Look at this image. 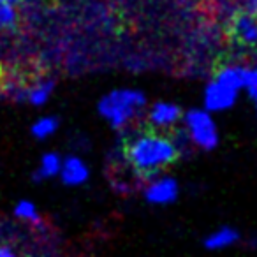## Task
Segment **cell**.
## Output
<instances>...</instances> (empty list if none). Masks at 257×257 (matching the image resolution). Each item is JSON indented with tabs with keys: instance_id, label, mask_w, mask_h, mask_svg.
I'll list each match as a JSON object with an SVG mask.
<instances>
[{
	"instance_id": "277c9868",
	"label": "cell",
	"mask_w": 257,
	"mask_h": 257,
	"mask_svg": "<svg viewBox=\"0 0 257 257\" xmlns=\"http://www.w3.org/2000/svg\"><path fill=\"white\" fill-rule=\"evenodd\" d=\"M143 197L152 206H169L175 204L182 192L178 180L168 173L150 176L143 183Z\"/></svg>"
},
{
	"instance_id": "9a60e30c",
	"label": "cell",
	"mask_w": 257,
	"mask_h": 257,
	"mask_svg": "<svg viewBox=\"0 0 257 257\" xmlns=\"http://www.w3.org/2000/svg\"><path fill=\"white\" fill-rule=\"evenodd\" d=\"M18 9L13 4H0V32H9L18 25Z\"/></svg>"
},
{
	"instance_id": "5bb4252c",
	"label": "cell",
	"mask_w": 257,
	"mask_h": 257,
	"mask_svg": "<svg viewBox=\"0 0 257 257\" xmlns=\"http://www.w3.org/2000/svg\"><path fill=\"white\" fill-rule=\"evenodd\" d=\"M58 128H60V120H58V116L43 114V116L36 118L34 123L30 125V134H32L34 140L46 141V140H51V138L58 133Z\"/></svg>"
},
{
	"instance_id": "52a82bcc",
	"label": "cell",
	"mask_w": 257,
	"mask_h": 257,
	"mask_svg": "<svg viewBox=\"0 0 257 257\" xmlns=\"http://www.w3.org/2000/svg\"><path fill=\"white\" fill-rule=\"evenodd\" d=\"M239 93L231 90L229 86L222 85L220 81H217L215 78H211L206 83L203 92V107L206 111H210L211 114L217 113H225V111L232 109L238 102Z\"/></svg>"
},
{
	"instance_id": "8992f818",
	"label": "cell",
	"mask_w": 257,
	"mask_h": 257,
	"mask_svg": "<svg viewBox=\"0 0 257 257\" xmlns=\"http://www.w3.org/2000/svg\"><path fill=\"white\" fill-rule=\"evenodd\" d=\"M182 106L171 102V100H157L152 106H148L147 113H145L147 127L154 128V131H161V133L176 128V125L182 123Z\"/></svg>"
},
{
	"instance_id": "5b68a950",
	"label": "cell",
	"mask_w": 257,
	"mask_h": 257,
	"mask_svg": "<svg viewBox=\"0 0 257 257\" xmlns=\"http://www.w3.org/2000/svg\"><path fill=\"white\" fill-rule=\"evenodd\" d=\"M229 37L238 50H257V15L239 11L231 18Z\"/></svg>"
},
{
	"instance_id": "d6986e66",
	"label": "cell",
	"mask_w": 257,
	"mask_h": 257,
	"mask_svg": "<svg viewBox=\"0 0 257 257\" xmlns=\"http://www.w3.org/2000/svg\"><path fill=\"white\" fill-rule=\"evenodd\" d=\"M18 2L20 0H0V4H13V6H16Z\"/></svg>"
},
{
	"instance_id": "30bf717a",
	"label": "cell",
	"mask_w": 257,
	"mask_h": 257,
	"mask_svg": "<svg viewBox=\"0 0 257 257\" xmlns=\"http://www.w3.org/2000/svg\"><path fill=\"white\" fill-rule=\"evenodd\" d=\"M241 239V232L232 225H220V227L210 231L203 239V245L210 252H220L227 250L231 246L238 245Z\"/></svg>"
},
{
	"instance_id": "2e32d148",
	"label": "cell",
	"mask_w": 257,
	"mask_h": 257,
	"mask_svg": "<svg viewBox=\"0 0 257 257\" xmlns=\"http://www.w3.org/2000/svg\"><path fill=\"white\" fill-rule=\"evenodd\" d=\"M243 92L248 93L250 99L257 104V65H246Z\"/></svg>"
},
{
	"instance_id": "44dd1931",
	"label": "cell",
	"mask_w": 257,
	"mask_h": 257,
	"mask_svg": "<svg viewBox=\"0 0 257 257\" xmlns=\"http://www.w3.org/2000/svg\"><path fill=\"white\" fill-rule=\"evenodd\" d=\"M255 107H257V104H255Z\"/></svg>"
},
{
	"instance_id": "ffe728a7",
	"label": "cell",
	"mask_w": 257,
	"mask_h": 257,
	"mask_svg": "<svg viewBox=\"0 0 257 257\" xmlns=\"http://www.w3.org/2000/svg\"><path fill=\"white\" fill-rule=\"evenodd\" d=\"M0 236H2V224H0Z\"/></svg>"
},
{
	"instance_id": "e0dca14e",
	"label": "cell",
	"mask_w": 257,
	"mask_h": 257,
	"mask_svg": "<svg viewBox=\"0 0 257 257\" xmlns=\"http://www.w3.org/2000/svg\"><path fill=\"white\" fill-rule=\"evenodd\" d=\"M0 257H22V253H20V250L13 243L0 239Z\"/></svg>"
},
{
	"instance_id": "6da1fadb",
	"label": "cell",
	"mask_w": 257,
	"mask_h": 257,
	"mask_svg": "<svg viewBox=\"0 0 257 257\" xmlns=\"http://www.w3.org/2000/svg\"><path fill=\"white\" fill-rule=\"evenodd\" d=\"M178 159L180 154L173 138L154 128L147 127L128 134L123 143V162L143 180L166 173Z\"/></svg>"
},
{
	"instance_id": "7a4b0ae2",
	"label": "cell",
	"mask_w": 257,
	"mask_h": 257,
	"mask_svg": "<svg viewBox=\"0 0 257 257\" xmlns=\"http://www.w3.org/2000/svg\"><path fill=\"white\" fill-rule=\"evenodd\" d=\"M148 107L147 93L133 86H121L106 92L97 102V113L118 133H128L145 118Z\"/></svg>"
},
{
	"instance_id": "8fae6325",
	"label": "cell",
	"mask_w": 257,
	"mask_h": 257,
	"mask_svg": "<svg viewBox=\"0 0 257 257\" xmlns=\"http://www.w3.org/2000/svg\"><path fill=\"white\" fill-rule=\"evenodd\" d=\"M245 71L246 65L239 64V62H229V64H222L217 69L213 78L220 81L222 85L229 86L234 92H243V83H245Z\"/></svg>"
},
{
	"instance_id": "3957f363",
	"label": "cell",
	"mask_w": 257,
	"mask_h": 257,
	"mask_svg": "<svg viewBox=\"0 0 257 257\" xmlns=\"http://www.w3.org/2000/svg\"><path fill=\"white\" fill-rule=\"evenodd\" d=\"M183 133L194 148L201 152H213L220 143V131L215 116L204 107L183 111Z\"/></svg>"
},
{
	"instance_id": "9c48e42d",
	"label": "cell",
	"mask_w": 257,
	"mask_h": 257,
	"mask_svg": "<svg viewBox=\"0 0 257 257\" xmlns=\"http://www.w3.org/2000/svg\"><path fill=\"white\" fill-rule=\"evenodd\" d=\"M55 93V79L50 76H39L30 85L23 86V100L32 107H43L50 102Z\"/></svg>"
},
{
	"instance_id": "7c38bea8",
	"label": "cell",
	"mask_w": 257,
	"mask_h": 257,
	"mask_svg": "<svg viewBox=\"0 0 257 257\" xmlns=\"http://www.w3.org/2000/svg\"><path fill=\"white\" fill-rule=\"evenodd\" d=\"M62 166V155L57 152H44L39 157L36 169H34V180L36 182H48V180L58 178Z\"/></svg>"
},
{
	"instance_id": "ac0fdd59",
	"label": "cell",
	"mask_w": 257,
	"mask_h": 257,
	"mask_svg": "<svg viewBox=\"0 0 257 257\" xmlns=\"http://www.w3.org/2000/svg\"><path fill=\"white\" fill-rule=\"evenodd\" d=\"M243 6H245V11L257 15V0H243Z\"/></svg>"
},
{
	"instance_id": "4fadbf2b",
	"label": "cell",
	"mask_w": 257,
	"mask_h": 257,
	"mask_svg": "<svg viewBox=\"0 0 257 257\" xmlns=\"http://www.w3.org/2000/svg\"><path fill=\"white\" fill-rule=\"evenodd\" d=\"M13 217L22 224H27L34 229H41L44 225V218L41 215L37 204L32 199H20L13 208Z\"/></svg>"
},
{
	"instance_id": "ba28073f",
	"label": "cell",
	"mask_w": 257,
	"mask_h": 257,
	"mask_svg": "<svg viewBox=\"0 0 257 257\" xmlns=\"http://www.w3.org/2000/svg\"><path fill=\"white\" fill-rule=\"evenodd\" d=\"M58 178L65 187H81L90 180V166L79 155H65V157H62Z\"/></svg>"
}]
</instances>
